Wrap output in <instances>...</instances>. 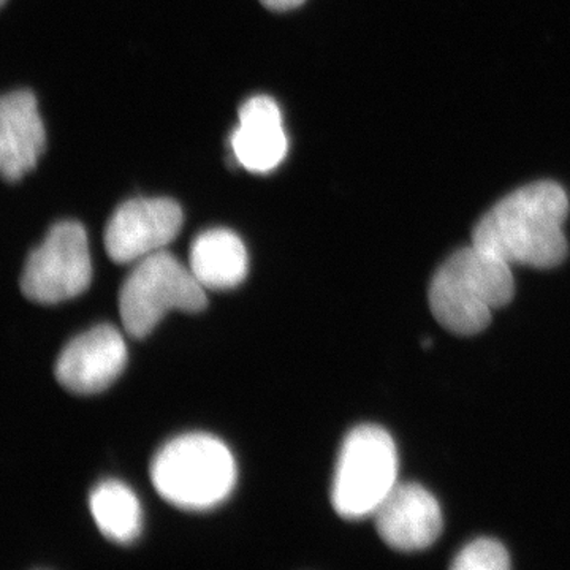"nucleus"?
<instances>
[{"label": "nucleus", "mask_w": 570, "mask_h": 570, "mask_svg": "<svg viewBox=\"0 0 570 570\" xmlns=\"http://www.w3.org/2000/svg\"><path fill=\"white\" fill-rule=\"evenodd\" d=\"M568 214L569 198L560 184H528L483 214L472 230V245L510 266L554 268L569 253Z\"/></svg>", "instance_id": "1"}, {"label": "nucleus", "mask_w": 570, "mask_h": 570, "mask_svg": "<svg viewBox=\"0 0 570 570\" xmlns=\"http://www.w3.org/2000/svg\"><path fill=\"white\" fill-rule=\"evenodd\" d=\"M515 295L512 266L478 246L450 255L430 285V309L453 335L472 336Z\"/></svg>", "instance_id": "2"}, {"label": "nucleus", "mask_w": 570, "mask_h": 570, "mask_svg": "<svg viewBox=\"0 0 570 570\" xmlns=\"http://www.w3.org/2000/svg\"><path fill=\"white\" fill-rule=\"evenodd\" d=\"M154 489L175 508L208 510L223 504L236 483L230 450L212 434L171 439L151 463Z\"/></svg>", "instance_id": "3"}, {"label": "nucleus", "mask_w": 570, "mask_h": 570, "mask_svg": "<svg viewBox=\"0 0 570 570\" xmlns=\"http://www.w3.org/2000/svg\"><path fill=\"white\" fill-rule=\"evenodd\" d=\"M397 485V450L384 428L360 425L344 439L333 475L332 504L346 520L373 517Z\"/></svg>", "instance_id": "4"}, {"label": "nucleus", "mask_w": 570, "mask_h": 570, "mask_svg": "<svg viewBox=\"0 0 570 570\" xmlns=\"http://www.w3.org/2000/svg\"><path fill=\"white\" fill-rule=\"evenodd\" d=\"M205 288L174 255L159 253L138 261L119 291V314L127 335L148 336L171 309L200 313Z\"/></svg>", "instance_id": "5"}, {"label": "nucleus", "mask_w": 570, "mask_h": 570, "mask_svg": "<svg viewBox=\"0 0 570 570\" xmlns=\"http://www.w3.org/2000/svg\"><path fill=\"white\" fill-rule=\"evenodd\" d=\"M88 236L81 224L52 225L41 245L26 262L20 279L22 295L39 305H56L81 295L91 284Z\"/></svg>", "instance_id": "6"}, {"label": "nucleus", "mask_w": 570, "mask_h": 570, "mask_svg": "<svg viewBox=\"0 0 570 570\" xmlns=\"http://www.w3.org/2000/svg\"><path fill=\"white\" fill-rule=\"evenodd\" d=\"M183 227V209L170 198H134L112 213L105 249L116 264H130L159 253Z\"/></svg>", "instance_id": "7"}, {"label": "nucleus", "mask_w": 570, "mask_h": 570, "mask_svg": "<svg viewBox=\"0 0 570 570\" xmlns=\"http://www.w3.org/2000/svg\"><path fill=\"white\" fill-rule=\"evenodd\" d=\"M127 362L124 337L112 325L92 326L62 348L55 376L75 395H94L110 387Z\"/></svg>", "instance_id": "8"}, {"label": "nucleus", "mask_w": 570, "mask_h": 570, "mask_svg": "<svg viewBox=\"0 0 570 570\" xmlns=\"http://www.w3.org/2000/svg\"><path fill=\"white\" fill-rule=\"evenodd\" d=\"M373 517L390 549L406 553L433 546L444 528L438 499L419 483H397Z\"/></svg>", "instance_id": "9"}, {"label": "nucleus", "mask_w": 570, "mask_h": 570, "mask_svg": "<svg viewBox=\"0 0 570 570\" xmlns=\"http://www.w3.org/2000/svg\"><path fill=\"white\" fill-rule=\"evenodd\" d=\"M235 159L253 174H269L287 156L283 115L272 97L255 96L239 108L238 126L230 137Z\"/></svg>", "instance_id": "10"}, {"label": "nucleus", "mask_w": 570, "mask_h": 570, "mask_svg": "<svg viewBox=\"0 0 570 570\" xmlns=\"http://www.w3.org/2000/svg\"><path fill=\"white\" fill-rule=\"evenodd\" d=\"M45 148V127L31 91L7 94L0 102V168L18 181L36 168Z\"/></svg>", "instance_id": "11"}, {"label": "nucleus", "mask_w": 570, "mask_h": 570, "mask_svg": "<svg viewBox=\"0 0 570 570\" xmlns=\"http://www.w3.org/2000/svg\"><path fill=\"white\" fill-rule=\"evenodd\" d=\"M189 266L205 291H228L246 279L249 261L238 235L227 228H212L194 239Z\"/></svg>", "instance_id": "12"}, {"label": "nucleus", "mask_w": 570, "mask_h": 570, "mask_svg": "<svg viewBox=\"0 0 570 570\" xmlns=\"http://www.w3.org/2000/svg\"><path fill=\"white\" fill-rule=\"evenodd\" d=\"M89 509L97 528L111 542H134L141 531V508L129 487L118 480H105L92 490Z\"/></svg>", "instance_id": "13"}, {"label": "nucleus", "mask_w": 570, "mask_h": 570, "mask_svg": "<svg viewBox=\"0 0 570 570\" xmlns=\"http://www.w3.org/2000/svg\"><path fill=\"white\" fill-rule=\"evenodd\" d=\"M510 568V557L505 547L498 540L482 538L468 543L456 554L452 569L456 570H505Z\"/></svg>", "instance_id": "14"}, {"label": "nucleus", "mask_w": 570, "mask_h": 570, "mask_svg": "<svg viewBox=\"0 0 570 570\" xmlns=\"http://www.w3.org/2000/svg\"><path fill=\"white\" fill-rule=\"evenodd\" d=\"M266 9L275 11H287L296 9V7L303 6L306 0H261Z\"/></svg>", "instance_id": "15"}, {"label": "nucleus", "mask_w": 570, "mask_h": 570, "mask_svg": "<svg viewBox=\"0 0 570 570\" xmlns=\"http://www.w3.org/2000/svg\"><path fill=\"white\" fill-rule=\"evenodd\" d=\"M6 2H7V0H2V3H6Z\"/></svg>", "instance_id": "16"}]
</instances>
